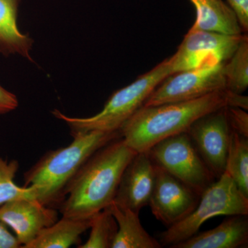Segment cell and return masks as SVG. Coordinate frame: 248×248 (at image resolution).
I'll return each instance as SVG.
<instances>
[{"mask_svg":"<svg viewBox=\"0 0 248 248\" xmlns=\"http://www.w3.org/2000/svg\"><path fill=\"white\" fill-rule=\"evenodd\" d=\"M137 153L121 137L91 155L67 186L59 206L62 216L91 219L108 207L124 169Z\"/></svg>","mask_w":248,"mask_h":248,"instance_id":"obj_1","label":"cell"},{"mask_svg":"<svg viewBox=\"0 0 248 248\" xmlns=\"http://www.w3.org/2000/svg\"><path fill=\"white\" fill-rule=\"evenodd\" d=\"M227 106V90L192 100L143 106L122 125L121 135L137 153L147 152L165 139L186 133L202 116Z\"/></svg>","mask_w":248,"mask_h":248,"instance_id":"obj_2","label":"cell"},{"mask_svg":"<svg viewBox=\"0 0 248 248\" xmlns=\"http://www.w3.org/2000/svg\"><path fill=\"white\" fill-rule=\"evenodd\" d=\"M72 136L73 140L69 145L47 152L23 177L24 187H42L40 202L47 206H60L64 200L67 186L90 156L122 135L120 130H91Z\"/></svg>","mask_w":248,"mask_h":248,"instance_id":"obj_3","label":"cell"},{"mask_svg":"<svg viewBox=\"0 0 248 248\" xmlns=\"http://www.w3.org/2000/svg\"><path fill=\"white\" fill-rule=\"evenodd\" d=\"M170 75L172 66L168 58L131 84L112 93L102 110L92 117H68L57 109L52 111V114L67 124L71 135L91 130L120 131L122 125L143 107L153 91Z\"/></svg>","mask_w":248,"mask_h":248,"instance_id":"obj_4","label":"cell"},{"mask_svg":"<svg viewBox=\"0 0 248 248\" xmlns=\"http://www.w3.org/2000/svg\"><path fill=\"white\" fill-rule=\"evenodd\" d=\"M248 215V197L225 172L202 192L192 213L161 232L159 241L162 246L171 247L197 234L210 218L218 215Z\"/></svg>","mask_w":248,"mask_h":248,"instance_id":"obj_5","label":"cell"},{"mask_svg":"<svg viewBox=\"0 0 248 248\" xmlns=\"http://www.w3.org/2000/svg\"><path fill=\"white\" fill-rule=\"evenodd\" d=\"M147 152L155 165L200 195L217 179L201 157L187 133L165 139Z\"/></svg>","mask_w":248,"mask_h":248,"instance_id":"obj_6","label":"cell"},{"mask_svg":"<svg viewBox=\"0 0 248 248\" xmlns=\"http://www.w3.org/2000/svg\"><path fill=\"white\" fill-rule=\"evenodd\" d=\"M223 63L203 65L170 75L153 91L143 106L184 102L225 91Z\"/></svg>","mask_w":248,"mask_h":248,"instance_id":"obj_7","label":"cell"},{"mask_svg":"<svg viewBox=\"0 0 248 248\" xmlns=\"http://www.w3.org/2000/svg\"><path fill=\"white\" fill-rule=\"evenodd\" d=\"M244 37L190 29L177 52L170 58L172 74L203 65L225 63Z\"/></svg>","mask_w":248,"mask_h":248,"instance_id":"obj_8","label":"cell"},{"mask_svg":"<svg viewBox=\"0 0 248 248\" xmlns=\"http://www.w3.org/2000/svg\"><path fill=\"white\" fill-rule=\"evenodd\" d=\"M226 107L202 116L186 132L216 179L226 171L231 141L232 130Z\"/></svg>","mask_w":248,"mask_h":248,"instance_id":"obj_9","label":"cell"},{"mask_svg":"<svg viewBox=\"0 0 248 248\" xmlns=\"http://www.w3.org/2000/svg\"><path fill=\"white\" fill-rule=\"evenodd\" d=\"M156 166L154 188L148 205L155 218L169 228L192 213L200 201V195Z\"/></svg>","mask_w":248,"mask_h":248,"instance_id":"obj_10","label":"cell"},{"mask_svg":"<svg viewBox=\"0 0 248 248\" xmlns=\"http://www.w3.org/2000/svg\"><path fill=\"white\" fill-rule=\"evenodd\" d=\"M59 219L55 208L37 200L22 199L0 206V220L14 231L22 248H25L41 232Z\"/></svg>","mask_w":248,"mask_h":248,"instance_id":"obj_11","label":"cell"},{"mask_svg":"<svg viewBox=\"0 0 248 248\" xmlns=\"http://www.w3.org/2000/svg\"><path fill=\"white\" fill-rule=\"evenodd\" d=\"M156 169L148 152L137 153L122 173L113 202L140 213L149 203Z\"/></svg>","mask_w":248,"mask_h":248,"instance_id":"obj_12","label":"cell"},{"mask_svg":"<svg viewBox=\"0 0 248 248\" xmlns=\"http://www.w3.org/2000/svg\"><path fill=\"white\" fill-rule=\"evenodd\" d=\"M219 226L195 234L172 248H238L247 247L248 215H230Z\"/></svg>","mask_w":248,"mask_h":248,"instance_id":"obj_13","label":"cell"},{"mask_svg":"<svg viewBox=\"0 0 248 248\" xmlns=\"http://www.w3.org/2000/svg\"><path fill=\"white\" fill-rule=\"evenodd\" d=\"M118 226L112 248H160L163 246L142 226L139 214L112 202L107 207Z\"/></svg>","mask_w":248,"mask_h":248,"instance_id":"obj_14","label":"cell"},{"mask_svg":"<svg viewBox=\"0 0 248 248\" xmlns=\"http://www.w3.org/2000/svg\"><path fill=\"white\" fill-rule=\"evenodd\" d=\"M197 16L190 29L213 31L227 35H242L237 17L223 0H190Z\"/></svg>","mask_w":248,"mask_h":248,"instance_id":"obj_15","label":"cell"},{"mask_svg":"<svg viewBox=\"0 0 248 248\" xmlns=\"http://www.w3.org/2000/svg\"><path fill=\"white\" fill-rule=\"evenodd\" d=\"M20 0H0V53L5 57L14 54L33 62L30 52L33 40L23 34L17 26Z\"/></svg>","mask_w":248,"mask_h":248,"instance_id":"obj_16","label":"cell"},{"mask_svg":"<svg viewBox=\"0 0 248 248\" xmlns=\"http://www.w3.org/2000/svg\"><path fill=\"white\" fill-rule=\"evenodd\" d=\"M91 220L62 216L45 228L25 248H68L80 245L81 236L89 230Z\"/></svg>","mask_w":248,"mask_h":248,"instance_id":"obj_17","label":"cell"},{"mask_svg":"<svg viewBox=\"0 0 248 248\" xmlns=\"http://www.w3.org/2000/svg\"><path fill=\"white\" fill-rule=\"evenodd\" d=\"M17 160H7L0 156V206L10 202L22 199L40 201L42 188L38 186H19L14 182L19 170Z\"/></svg>","mask_w":248,"mask_h":248,"instance_id":"obj_18","label":"cell"},{"mask_svg":"<svg viewBox=\"0 0 248 248\" xmlns=\"http://www.w3.org/2000/svg\"><path fill=\"white\" fill-rule=\"evenodd\" d=\"M238 188L248 197V138L232 130L226 171Z\"/></svg>","mask_w":248,"mask_h":248,"instance_id":"obj_19","label":"cell"},{"mask_svg":"<svg viewBox=\"0 0 248 248\" xmlns=\"http://www.w3.org/2000/svg\"><path fill=\"white\" fill-rule=\"evenodd\" d=\"M226 90L243 94L248 87V38L245 35L231 58L223 63Z\"/></svg>","mask_w":248,"mask_h":248,"instance_id":"obj_20","label":"cell"},{"mask_svg":"<svg viewBox=\"0 0 248 248\" xmlns=\"http://www.w3.org/2000/svg\"><path fill=\"white\" fill-rule=\"evenodd\" d=\"M89 229V239L78 248H112L118 226L108 208L104 209L91 218Z\"/></svg>","mask_w":248,"mask_h":248,"instance_id":"obj_21","label":"cell"},{"mask_svg":"<svg viewBox=\"0 0 248 248\" xmlns=\"http://www.w3.org/2000/svg\"><path fill=\"white\" fill-rule=\"evenodd\" d=\"M228 123L232 131L248 138V114L247 110L239 108L226 107Z\"/></svg>","mask_w":248,"mask_h":248,"instance_id":"obj_22","label":"cell"},{"mask_svg":"<svg viewBox=\"0 0 248 248\" xmlns=\"http://www.w3.org/2000/svg\"><path fill=\"white\" fill-rule=\"evenodd\" d=\"M237 17L238 22L243 31L248 29V0H227Z\"/></svg>","mask_w":248,"mask_h":248,"instance_id":"obj_23","label":"cell"},{"mask_svg":"<svg viewBox=\"0 0 248 248\" xmlns=\"http://www.w3.org/2000/svg\"><path fill=\"white\" fill-rule=\"evenodd\" d=\"M19 105L16 94L9 92L0 85V115L16 110Z\"/></svg>","mask_w":248,"mask_h":248,"instance_id":"obj_24","label":"cell"},{"mask_svg":"<svg viewBox=\"0 0 248 248\" xmlns=\"http://www.w3.org/2000/svg\"><path fill=\"white\" fill-rule=\"evenodd\" d=\"M16 236L10 231L9 228L0 220V248H20Z\"/></svg>","mask_w":248,"mask_h":248,"instance_id":"obj_25","label":"cell"},{"mask_svg":"<svg viewBox=\"0 0 248 248\" xmlns=\"http://www.w3.org/2000/svg\"><path fill=\"white\" fill-rule=\"evenodd\" d=\"M228 91V106L227 107L239 108L245 110H248V96L236 94Z\"/></svg>","mask_w":248,"mask_h":248,"instance_id":"obj_26","label":"cell"}]
</instances>
